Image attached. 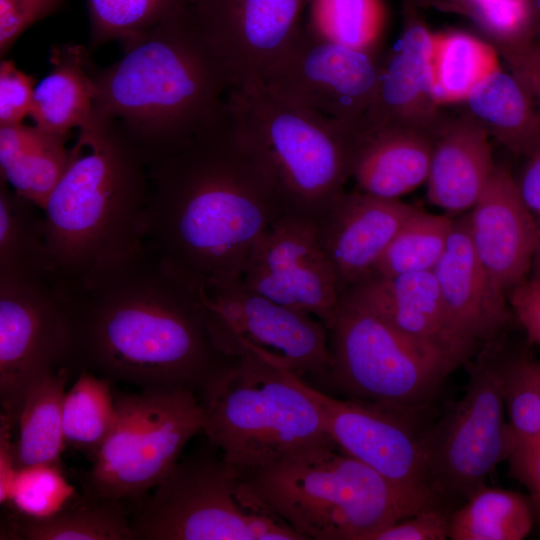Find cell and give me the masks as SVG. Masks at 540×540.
Wrapping results in <instances>:
<instances>
[{"label":"cell","instance_id":"obj_1","mask_svg":"<svg viewBox=\"0 0 540 540\" xmlns=\"http://www.w3.org/2000/svg\"><path fill=\"white\" fill-rule=\"evenodd\" d=\"M148 177L143 248L196 293L242 278L252 247L286 212L225 105L183 148L148 164Z\"/></svg>","mask_w":540,"mask_h":540},{"label":"cell","instance_id":"obj_44","mask_svg":"<svg viewBox=\"0 0 540 540\" xmlns=\"http://www.w3.org/2000/svg\"><path fill=\"white\" fill-rule=\"evenodd\" d=\"M511 73L523 84L540 106V41L533 39L523 45L503 49Z\"/></svg>","mask_w":540,"mask_h":540},{"label":"cell","instance_id":"obj_21","mask_svg":"<svg viewBox=\"0 0 540 540\" xmlns=\"http://www.w3.org/2000/svg\"><path fill=\"white\" fill-rule=\"evenodd\" d=\"M400 199L342 192L317 221L340 295L370 277L404 221L416 210Z\"/></svg>","mask_w":540,"mask_h":540},{"label":"cell","instance_id":"obj_12","mask_svg":"<svg viewBox=\"0 0 540 540\" xmlns=\"http://www.w3.org/2000/svg\"><path fill=\"white\" fill-rule=\"evenodd\" d=\"M206 322L225 356L256 357L316 386L331 366L329 334L313 315L248 288L242 278L198 292Z\"/></svg>","mask_w":540,"mask_h":540},{"label":"cell","instance_id":"obj_31","mask_svg":"<svg viewBox=\"0 0 540 540\" xmlns=\"http://www.w3.org/2000/svg\"><path fill=\"white\" fill-rule=\"evenodd\" d=\"M496 50L465 32L433 33L431 76L438 104L464 102L484 78L500 68Z\"/></svg>","mask_w":540,"mask_h":540},{"label":"cell","instance_id":"obj_43","mask_svg":"<svg viewBox=\"0 0 540 540\" xmlns=\"http://www.w3.org/2000/svg\"><path fill=\"white\" fill-rule=\"evenodd\" d=\"M507 297L529 339L540 345V278H527L514 287Z\"/></svg>","mask_w":540,"mask_h":540},{"label":"cell","instance_id":"obj_48","mask_svg":"<svg viewBox=\"0 0 540 540\" xmlns=\"http://www.w3.org/2000/svg\"><path fill=\"white\" fill-rule=\"evenodd\" d=\"M533 18L534 38L540 41V0H530Z\"/></svg>","mask_w":540,"mask_h":540},{"label":"cell","instance_id":"obj_9","mask_svg":"<svg viewBox=\"0 0 540 540\" xmlns=\"http://www.w3.org/2000/svg\"><path fill=\"white\" fill-rule=\"evenodd\" d=\"M331 366L323 381L346 398L412 418L437 397L453 368L348 296L328 329ZM316 387V386H315Z\"/></svg>","mask_w":540,"mask_h":540},{"label":"cell","instance_id":"obj_33","mask_svg":"<svg viewBox=\"0 0 540 540\" xmlns=\"http://www.w3.org/2000/svg\"><path fill=\"white\" fill-rule=\"evenodd\" d=\"M111 380L82 369L66 391L62 408V427L69 446L93 460L116 418Z\"/></svg>","mask_w":540,"mask_h":540},{"label":"cell","instance_id":"obj_35","mask_svg":"<svg viewBox=\"0 0 540 540\" xmlns=\"http://www.w3.org/2000/svg\"><path fill=\"white\" fill-rule=\"evenodd\" d=\"M454 219L416 209L399 228L372 275L396 276L432 271L441 258Z\"/></svg>","mask_w":540,"mask_h":540},{"label":"cell","instance_id":"obj_36","mask_svg":"<svg viewBox=\"0 0 540 540\" xmlns=\"http://www.w3.org/2000/svg\"><path fill=\"white\" fill-rule=\"evenodd\" d=\"M194 0H86L88 49L120 43L184 11Z\"/></svg>","mask_w":540,"mask_h":540},{"label":"cell","instance_id":"obj_41","mask_svg":"<svg viewBox=\"0 0 540 540\" xmlns=\"http://www.w3.org/2000/svg\"><path fill=\"white\" fill-rule=\"evenodd\" d=\"M66 0H0V55L3 58L33 24L50 16Z\"/></svg>","mask_w":540,"mask_h":540},{"label":"cell","instance_id":"obj_3","mask_svg":"<svg viewBox=\"0 0 540 540\" xmlns=\"http://www.w3.org/2000/svg\"><path fill=\"white\" fill-rule=\"evenodd\" d=\"M190 6L121 42L115 63L95 67L94 111L113 120L147 164L188 144L221 113L230 91Z\"/></svg>","mask_w":540,"mask_h":540},{"label":"cell","instance_id":"obj_14","mask_svg":"<svg viewBox=\"0 0 540 540\" xmlns=\"http://www.w3.org/2000/svg\"><path fill=\"white\" fill-rule=\"evenodd\" d=\"M379 68L371 50L339 43L304 22L263 83L356 135L375 96Z\"/></svg>","mask_w":540,"mask_h":540},{"label":"cell","instance_id":"obj_45","mask_svg":"<svg viewBox=\"0 0 540 540\" xmlns=\"http://www.w3.org/2000/svg\"><path fill=\"white\" fill-rule=\"evenodd\" d=\"M520 180H517L521 197L532 214L538 231V247L532 267V277L540 278V141L527 157Z\"/></svg>","mask_w":540,"mask_h":540},{"label":"cell","instance_id":"obj_28","mask_svg":"<svg viewBox=\"0 0 540 540\" xmlns=\"http://www.w3.org/2000/svg\"><path fill=\"white\" fill-rule=\"evenodd\" d=\"M470 116L509 151L528 157L540 141V110L523 84L499 68L464 101Z\"/></svg>","mask_w":540,"mask_h":540},{"label":"cell","instance_id":"obj_15","mask_svg":"<svg viewBox=\"0 0 540 540\" xmlns=\"http://www.w3.org/2000/svg\"><path fill=\"white\" fill-rule=\"evenodd\" d=\"M311 0H194L190 13L230 90L263 83L304 23Z\"/></svg>","mask_w":540,"mask_h":540},{"label":"cell","instance_id":"obj_6","mask_svg":"<svg viewBox=\"0 0 540 540\" xmlns=\"http://www.w3.org/2000/svg\"><path fill=\"white\" fill-rule=\"evenodd\" d=\"M198 391L202 431L242 475L306 447L335 445L296 375L256 357L228 358Z\"/></svg>","mask_w":540,"mask_h":540},{"label":"cell","instance_id":"obj_17","mask_svg":"<svg viewBox=\"0 0 540 540\" xmlns=\"http://www.w3.org/2000/svg\"><path fill=\"white\" fill-rule=\"evenodd\" d=\"M296 378L337 448L408 494L440 499L432 489L421 432L413 428L412 418L366 401L331 396Z\"/></svg>","mask_w":540,"mask_h":540},{"label":"cell","instance_id":"obj_19","mask_svg":"<svg viewBox=\"0 0 540 540\" xmlns=\"http://www.w3.org/2000/svg\"><path fill=\"white\" fill-rule=\"evenodd\" d=\"M419 0H403V28L392 52L380 64L375 96L356 136L389 127L437 132L430 49L432 32L418 14Z\"/></svg>","mask_w":540,"mask_h":540},{"label":"cell","instance_id":"obj_29","mask_svg":"<svg viewBox=\"0 0 540 540\" xmlns=\"http://www.w3.org/2000/svg\"><path fill=\"white\" fill-rule=\"evenodd\" d=\"M72 372L70 368L47 372L26 391L16 422L18 437L12 446L17 469L40 464L62 466L66 448L62 408Z\"/></svg>","mask_w":540,"mask_h":540},{"label":"cell","instance_id":"obj_13","mask_svg":"<svg viewBox=\"0 0 540 540\" xmlns=\"http://www.w3.org/2000/svg\"><path fill=\"white\" fill-rule=\"evenodd\" d=\"M61 368L75 370L66 295L51 278H0L1 419L14 427L30 385Z\"/></svg>","mask_w":540,"mask_h":540},{"label":"cell","instance_id":"obj_26","mask_svg":"<svg viewBox=\"0 0 540 540\" xmlns=\"http://www.w3.org/2000/svg\"><path fill=\"white\" fill-rule=\"evenodd\" d=\"M67 139L35 124L0 127V178L43 210L67 168Z\"/></svg>","mask_w":540,"mask_h":540},{"label":"cell","instance_id":"obj_11","mask_svg":"<svg viewBox=\"0 0 540 540\" xmlns=\"http://www.w3.org/2000/svg\"><path fill=\"white\" fill-rule=\"evenodd\" d=\"M496 340L469 365L464 395L428 430L421 432L435 494L466 500L514 449L504 419L503 354Z\"/></svg>","mask_w":540,"mask_h":540},{"label":"cell","instance_id":"obj_25","mask_svg":"<svg viewBox=\"0 0 540 540\" xmlns=\"http://www.w3.org/2000/svg\"><path fill=\"white\" fill-rule=\"evenodd\" d=\"M50 63V72L35 85L30 116L48 132L69 135L94 113L95 66L90 50L80 44L54 46Z\"/></svg>","mask_w":540,"mask_h":540},{"label":"cell","instance_id":"obj_32","mask_svg":"<svg viewBox=\"0 0 540 540\" xmlns=\"http://www.w3.org/2000/svg\"><path fill=\"white\" fill-rule=\"evenodd\" d=\"M533 524L530 499L484 484L450 515L452 540H521Z\"/></svg>","mask_w":540,"mask_h":540},{"label":"cell","instance_id":"obj_4","mask_svg":"<svg viewBox=\"0 0 540 540\" xmlns=\"http://www.w3.org/2000/svg\"><path fill=\"white\" fill-rule=\"evenodd\" d=\"M67 168L44 207L51 275L84 284L143 250L148 164L122 129L94 111L78 129Z\"/></svg>","mask_w":540,"mask_h":540},{"label":"cell","instance_id":"obj_16","mask_svg":"<svg viewBox=\"0 0 540 540\" xmlns=\"http://www.w3.org/2000/svg\"><path fill=\"white\" fill-rule=\"evenodd\" d=\"M242 281L279 304L313 315L327 329L339 310L334 269L317 222L306 216L285 212L267 228L252 247Z\"/></svg>","mask_w":540,"mask_h":540},{"label":"cell","instance_id":"obj_37","mask_svg":"<svg viewBox=\"0 0 540 540\" xmlns=\"http://www.w3.org/2000/svg\"><path fill=\"white\" fill-rule=\"evenodd\" d=\"M307 13L313 28L327 37L371 50L384 20L381 0H311Z\"/></svg>","mask_w":540,"mask_h":540},{"label":"cell","instance_id":"obj_40","mask_svg":"<svg viewBox=\"0 0 540 540\" xmlns=\"http://www.w3.org/2000/svg\"><path fill=\"white\" fill-rule=\"evenodd\" d=\"M450 515L436 501L373 533L368 540H444L449 535Z\"/></svg>","mask_w":540,"mask_h":540},{"label":"cell","instance_id":"obj_30","mask_svg":"<svg viewBox=\"0 0 540 540\" xmlns=\"http://www.w3.org/2000/svg\"><path fill=\"white\" fill-rule=\"evenodd\" d=\"M39 210L0 178V278L53 279Z\"/></svg>","mask_w":540,"mask_h":540},{"label":"cell","instance_id":"obj_8","mask_svg":"<svg viewBox=\"0 0 540 540\" xmlns=\"http://www.w3.org/2000/svg\"><path fill=\"white\" fill-rule=\"evenodd\" d=\"M128 503L132 540H304L211 449L179 460L152 495Z\"/></svg>","mask_w":540,"mask_h":540},{"label":"cell","instance_id":"obj_24","mask_svg":"<svg viewBox=\"0 0 540 540\" xmlns=\"http://www.w3.org/2000/svg\"><path fill=\"white\" fill-rule=\"evenodd\" d=\"M437 132L389 127L358 136L350 177L359 191L385 199H400L426 182Z\"/></svg>","mask_w":540,"mask_h":540},{"label":"cell","instance_id":"obj_39","mask_svg":"<svg viewBox=\"0 0 540 540\" xmlns=\"http://www.w3.org/2000/svg\"><path fill=\"white\" fill-rule=\"evenodd\" d=\"M469 16L501 50L534 38L530 0H433Z\"/></svg>","mask_w":540,"mask_h":540},{"label":"cell","instance_id":"obj_20","mask_svg":"<svg viewBox=\"0 0 540 540\" xmlns=\"http://www.w3.org/2000/svg\"><path fill=\"white\" fill-rule=\"evenodd\" d=\"M466 218L478 259L496 287L508 295L532 271L538 231L517 180L506 168L496 166Z\"/></svg>","mask_w":540,"mask_h":540},{"label":"cell","instance_id":"obj_46","mask_svg":"<svg viewBox=\"0 0 540 540\" xmlns=\"http://www.w3.org/2000/svg\"><path fill=\"white\" fill-rule=\"evenodd\" d=\"M13 426L1 419L0 426V503L5 504L8 492L17 472L13 457V441L11 436Z\"/></svg>","mask_w":540,"mask_h":540},{"label":"cell","instance_id":"obj_38","mask_svg":"<svg viewBox=\"0 0 540 540\" xmlns=\"http://www.w3.org/2000/svg\"><path fill=\"white\" fill-rule=\"evenodd\" d=\"M76 495L62 466L32 465L17 469L5 504L22 516L44 519L59 512Z\"/></svg>","mask_w":540,"mask_h":540},{"label":"cell","instance_id":"obj_2","mask_svg":"<svg viewBox=\"0 0 540 540\" xmlns=\"http://www.w3.org/2000/svg\"><path fill=\"white\" fill-rule=\"evenodd\" d=\"M59 286V285H58ZM66 295L75 370L141 390H199L231 357L216 347L198 293L143 248Z\"/></svg>","mask_w":540,"mask_h":540},{"label":"cell","instance_id":"obj_49","mask_svg":"<svg viewBox=\"0 0 540 540\" xmlns=\"http://www.w3.org/2000/svg\"><path fill=\"white\" fill-rule=\"evenodd\" d=\"M535 369H536L538 381L540 384V361L535 360Z\"/></svg>","mask_w":540,"mask_h":540},{"label":"cell","instance_id":"obj_22","mask_svg":"<svg viewBox=\"0 0 540 540\" xmlns=\"http://www.w3.org/2000/svg\"><path fill=\"white\" fill-rule=\"evenodd\" d=\"M432 272L461 333L479 346L495 341L511 318L508 297L478 259L466 215L454 219L447 246Z\"/></svg>","mask_w":540,"mask_h":540},{"label":"cell","instance_id":"obj_27","mask_svg":"<svg viewBox=\"0 0 540 540\" xmlns=\"http://www.w3.org/2000/svg\"><path fill=\"white\" fill-rule=\"evenodd\" d=\"M124 501L82 493L56 514L33 519L10 509L2 521L1 539L132 540L130 511Z\"/></svg>","mask_w":540,"mask_h":540},{"label":"cell","instance_id":"obj_10","mask_svg":"<svg viewBox=\"0 0 540 540\" xmlns=\"http://www.w3.org/2000/svg\"><path fill=\"white\" fill-rule=\"evenodd\" d=\"M114 401L112 430L79 481L84 493L129 502L171 472L187 442L202 431L204 416L189 389L117 393Z\"/></svg>","mask_w":540,"mask_h":540},{"label":"cell","instance_id":"obj_47","mask_svg":"<svg viewBox=\"0 0 540 540\" xmlns=\"http://www.w3.org/2000/svg\"><path fill=\"white\" fill-rule=\"evenodd\" d=\"M513 477L528 488L533 512L540 521V443Z\"/></svg>","mask_w":540,"mask_h":540},{"label":"cell","instance_id":"obj_34","mask_svg":"<svg viewBox=\"0 0 540 540\" xmlns=\"http://www.w3.org/2000/svg\"><path fill=\"white\" fill-rule=\"evenodd\" d=\"M502 384L514 444L508 460L514 476L540 443V384L535 360L527 356L503 357Z\"/></svg>","mask_w":540,"mask_h":540},{"label":"cell","instance_id":"obj_18","mask_svg":"<svg viewBox=\"0 0 540 540\" xmlns=\"http://www.w3.org/2000/svg\"><path fill=\"white\" fill-rule=\"evenodd\" d=\"M340 296L371 309L401 334L433 352L453 370L468 363L480 346L457 328L432 271L371 275Z\"/></svg>","mask_w":540,"mask_h":540},{"label":"cell","instance_id":"obj_42","mask_svg":"<svg viewBox=\"0 0 540 540\" xmlns=\"http://www.w3.org/2000/svg\"><path fill=\"white\" fill-rule=\"evenodd\" d=\"M34 80L19 70L12 60L0 63V127L22 124L30 115Z\"/></svg>","mask_w":540,"mask_h":540},{"label":"cell","instance_id":"obj_5","mask_svg":"<svg viewBox=\"0 0 540 540\" xmlns=\"http://www.w3.org/2000/svg\"><path fill=\"white\" fill-rule=\"evenodd\" d=\"M336 448L306 447L244 475L256 495L304 540H368L439 501L398 489Z\"/></svg>","mask_w":540,"mask_h":540},{"label":"cell","instance_id":"obj_7","mask_svg":"<svg viewBox=\"0 0 540 540\" xmlns=\"http://www.w3.org/2000/svg\"><path fill=\"white\" fill-rule=\"evenodd\" d=\"M226 109L286 212L316 222L344 192L356 135L264 83L231 89Z\"/></svg>","mask_w":540,"mask_h":540},{"label":"cell","instance_id":"obj_23","mask_svg":"<svg viewBox=\"0 0 540 540\" xmlns=\"http://www.w3.org/2000/svg\"><path fill=\"white\" fill-rule=\"evenodd\" d=\"M495 168L489 134L470 115L439 127L425 182L428 200L447 213L470 210Z\"/></svg>","mask_w":540,"mask_h":540}]
</instances>
